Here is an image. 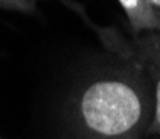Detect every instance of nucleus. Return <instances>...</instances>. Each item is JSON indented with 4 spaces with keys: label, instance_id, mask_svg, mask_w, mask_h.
<instances>
[{
    "label": "nucleus",
    "instance_id": "obj_1",
    "mask_svg": "<svg viewBox=\"0 0 160 139\" xmlns=\"http://www.w3.org/2000/svg\"><path fill=\"white\" fill-rule=\"evenodd\" d=\"M78 90L72 119L83 139H143L153 116V84L130 42L110 52Z\"/></svg>",
    "mask_w": 160,
    "mask_h": 139
},
{
    "label": "nucleus",
    "instance_id": "obj_2",
    "mask_svg": "<svg viewBox=\"0 0 160 139\" xmlns=\"http://www.w3.org/2000/svg\"><path fill=\"white\" fill-rule=\"evenodd\" d=\"M130 45L153 84V116L147 136H160V47L155 45L147 34L133 35Z\"/></svg>",
    "mask_w": 160,
    "mask_h": 139
},
{
    "label": "nucleus",
    "instance_id": "obj_3",
    "mask_svg": "<svg viewBox=\"0 0 160 139\" xmlns=\"http://www.w3.org/2000/svg\"><path fill=\"white\" fill-rule=\"evenodd\" d=\"M127 15L133 35L145 32H158V24L143 0H118Z\"/></svg>",
    "mask_w": 160,
    "mask_h": 139
},
{
    "label": "nucleus",
    "instance_id": "obj_4",
    "mask_svg": "<svg viewBox=\"0 0 160 139\" xmlns=\"http://www.w3.org/2000/svg\"><path fill=\"white\" fill-rule=\"evenodd\" d=\"M0 8L22 14H34L36 12V0H0Z\"/></svg>",
    "mask_w": 160,
    "mask_h": 139
},
{
    "label": "nucleus",
    "instance_id": "obj_5",
    "mask_svg": "<svg viewBox=\"0 0 160 139\" xmlns=\"http://www.w3.org/2000/svg\"><path fill=\"white\" fill-rule=\"evenodd\" d=\"M58 2H61L64 7H68L69 10H72V12H76L78 15H81L84 19V22H88L89 25H91L93 29H96V25L94 24H91V20H89V17L86 15V12H84V7L81 5V3H78V2H74V0H58Z\"/></svg>",
    "mask_w": 160,
    "mask_h": 139
},
{
    "label": "nucleus",
    "instance_id": "obj_6",
    "mask_svg": "<svg viewBox=\"0 0 160 139\" xmlns=\"http://www.w3.org/2000/svg\"><path fill=\"white\" fill-rule=\"evenodd\" d=\"M147 3V7L150 8V12L153 14L155 20L158 24V32H160V0H143Z\"/></svg>",
    "mask_w": 160,
    "mask_h": 139
},
{
    "label": "nucleus",
    "instance_id": "obj_7",
    "mask_svg": "<svg viewBox=\"0 0 160 139\" xmlns=\"http://www.w3.org/2000/svg\"><path fill=\"white\" fill-rule=\"evenodd\" d=\"M145 34H147V37H148L155 45L160 47V32H145Z\"/></svg>",
    "mask_w": 160,
    "mask_h": 139
},
{
    "label": "nucleus",
    "instance_id": "obj_8",
    "mask_svg": "<svg viewBox=\"0 0 160 139\" xmlns=\"http://www.w3.org/2000/svg\"><path fill=\"white\" fill-rule=\"evenodd\" d=\"M0 139H3V137H0Z\"/></svg>",
    "mask_w": 160,
    "mask_h": 139
},
{
    "label": "nucleus",
    "instance_id": "obj_9",
    "mask_svg": "<svg viewBox=\"0 0 160 139\" xmlns=\"http://www.w3.org/2000/svg\"><path fill=\"white\" fill-rule=\"evenodd\" d=\"M158 139H160V137H158Z\"/></svg>",
    "mask_w": 160,
    "mask_h": 139
}]
</instances>
